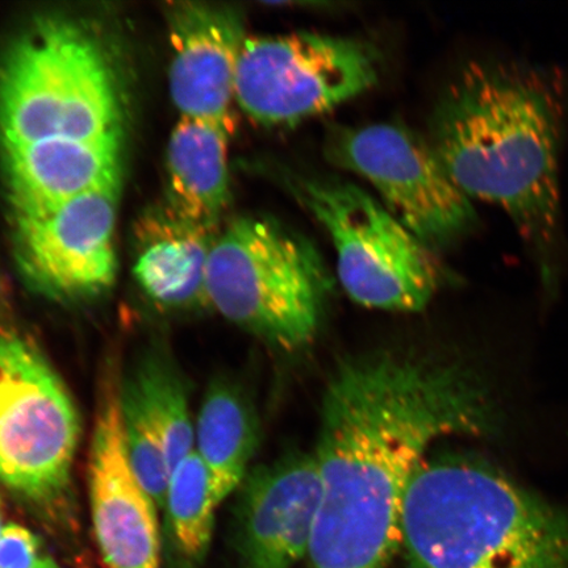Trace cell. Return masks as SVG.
I'll use <instances>...</instances> for the list:
<instances>
[{
	"instance_id": "6da1fadb",
	"label": "cell",
	"mask_w": 568,
	"mask_h": 568,
	"mask_svg": "<svg viewBox=\"0 0 568 568\" xmlns=\"http://www.w3.org/2000/svg\"><path fill=\"white\" fill-rule=\"evenodd\" d=\"M491 422L485 390L457 365L395 352L343 362L323 399L314 454L322 504L308 568H387L433 443L478 435Z\"/></svg>"
},
{
	"instance_id": "7a4b0ae2",
	"label": "cell",
	"mask_w": 568,
	"mask_h": 568,
	"mask_svg": "<svg viewBox=\"0 0 568 568\" xmlns=\"http://www.w3.org/2000/svg\"><path fill=\"white\" fill-rule=\"evenodd\" d=\"M564 120L557 70L474 61L445 89L429 125L430 145L453 181L506 212L548 276L562 245Z\"/></svg>"
},
{
	"instance_id": "3957f363",
	"label": "cell",
	"mask_w": 568,
	"mask_h": 568,
	"mask_svg": "<svg viewBox=\"0 0 568 568\" xmlns=\"http://www.w3.org/2000/svg\"><path fill=\"white\" fill-rule=\"evenodd\" d=\"M408 568H568V514L464 458L425 460L402 515Z\"/></svg>"
},
{
	"instance_id": "277c9868",
	"label": "cell",
	"mask_w": 568,
	"mask_h": 568,
	"mask_svg": "<svg viewBox=\"0 0 568 568\" xmlns=\"http://www.w3.org/2000/svg\"><path fill=\"white\" fill-rule=\"evenodd\" d=\"M125 90L94 28L36 19L0 52V146L123 136Z\"/></svg>"
},
{
	"instance_id": "5b68a950",
	"label": "cell",
	"mask_w": 568,
	"mask_h": 568,
	"mask_svg": "<svg viewBox=\"0 0 568 568\" xmlns=\"http://www.w3.org/2000/svg\"><path fill=\"white\" fill-rule=\"evenodd\" d=\"M329 287L315 244L273 216L236 217L212 245L207 305L280 349L314 339Z\"/></svg>"
},
{
	"instance_id": "8992f818",
	"label": "cell",
	"mask_w": 568,
	"mask_h": 568,
	"mask_svg": "<svg viewBox=\"0 0 568 568\" xmlns=\"http://www.w3.org/2000/svg\"><path fill=\"white\" fill-rule=\"evenodd\" d=\"M265 172L328 232L339 282L355 303L396 312L429 304L443 282V267L385 205L337 176L282 165H266Z\"/></svg>"
},
{
	"instance_id": "52a82bcc",
	"label": "cell",
	"mask_w": 568,
	"mask_h": 568,
	"mask_svg": "<svg viewBox=\"0 0 568 568\" xmlns=\"http://www.w3.org/2000/svg\"><path fill=\"white\" fill-rule=\"evenodd\" d=\"M80 436L73 397L44 354L0 329V483L54 506L68 491Z\"/></svg>"
},
{
	"instance_id": "ba28073f",
	"label": "cell",
	"mask_w": 568,
	"mask_h": 568,
	"mask_svg": "<svg viewBox=\"0 0 568 568\" xmlns=\"http://www.w3.org/2000/svg\"><path fill=\"white\" fill-rule=\"evenodd\" d=\"M379 52L371 42L315 32L247 38L234 101L255 123L293 125L375 87Z\"/></svg>"
},
{
	"instance_id": "9c48e42d",
	"label": "cell",
	"mask_w": 568,
	"mask_h": 568,
	"mask_svg": "<svg viewBox=\"0 0 568 568\" xmlns=\"http://www.w3.org/2000/svg\"><path fill=\"white\" fill-rule=\"evenodd\" d=\"M324 152L333 166L371 182L383 205L432 251L457 243L478 224L471 199L429 140L407 126H333Z\"/></svg>"
},
{
	"instance_id": "30bf717a",
	"label": "cell",
	"mask_w": 568,
	"mask_h": 568,
	"mask_svg": "<svg viewBox=\"0 0 568 568\" xmlns=\"http://www.w3.org/2000/svg\"><path fill=\"white\" fill-rule=\"evenodd\" d=\"M119 193L115 183L52 207L12 213L13 252L33 290L74 301L112 286Z\"/></svg>"
},
{
	"instance_id": "8fae6325",
	"label": "cell",
	"mask_w": 568,
	"mask_h": 568,
	"mask_svg": "<svg viewBox=\"0 0 568 568\" xmlns=\"http://www.w3.org/2000/svg\"><path fill=\"white\" fill-rule=\"evenodd\" d=\"M92 525L109 568H160L158 514L128 460L118 386L105 385L97 412L90 465Z\"/></svg>"
},
{
	"instance_id": "7c38bea8",
	"label": "cell",
	"mask_w": 568,
	"mask_h": 568,
	"mask_svg": "<svg viewBox=\"0 0 568 568\" xmlns=\"http://www.w3.org/2000/svg\"><path fill=\"white\" fill-rule=\"evenodd\" d=\"M239 568H293L307 556L322 481L315 456L295 454L254 468L241 483Z\"/></svg>"
},
{
	"instance_id": "4fadbf2b",
	"label": "cell",
	"mask_w": 568,
	"mask_h": 568,
	"mask_svg": "<svg viewBox=\"0 0 568 568\" xmlns=\"http://www.w3.org/2000/svg\"><path fill=\"white\" fill-rule=\"evenodd\" d=\"M172 63L170 94L181 118L232 116L241 52L246 41L243 12L201 2L166 7Z\"/></svg>"
},
{
	"instance_id": "5bb4252c",
	"label": "cell",
	"mask_w": 568,
	"mask_h": 568,
	"mask_svg": "<svg viewBox=\"0 0 568 568\" xmlns=\"http://www.w3.org/2000/svg\"><path fill=\"white\" fill-rule=\"evenodd\" d=\"M123 136L0 146L12 213L52 207L120 183Z\"/></svg>"
},
{
	"instance_id": "9a60e30c",
	"label": "cell",
	"mask_w": 568,
	"mask_h": 568,
	"mask_svg": "<svg viewBox=\"0 0 568 568\" xmlns=\"http://www.w3.org/2000/svg\"><path fill=\"white\" fill-rule=\"evenodd\" d=\"M134 236L133 272L149 300L166 308L207 305L205 278L216 230L189 222L166 204L144 213Z\"/></svg>"
},
{
	"instance_id": "2e32d148",
	"label": "cell",
	"mask_w": 568,
	"mask_h": 568,
	"mask_svg": "<svg viewBox=\"0 0 568 568\" xmlns=\"http://www.w3.org/2000/svg\"><path fill=\"white\" fill-rule=\"evenodd\" d=\"M233 118H181L168 146V205L191 223L216 230L231 202L229 144Z\"/></svg>"
},
{
	"instance_id": "e0dca14e",
	"label": "cell",
	"mask_w": 568,
	"mask_h": 568,
	"mask_svg": "<svg viewBox=\"0 0 568 568\" xmlns=\"http://www.w3.org/2000/svg\"><path fill=\"white\" fill-rule=\"evenodd\" d=\"M195 442L213 495L223 503L244 481L258 444L253 410L231 383H212L197 417Z\"/></svg>"
},
{
	"instance_id": "ac0fdd59",
	"label": "cell",
	"mask_w": 568,
	"mask_h": 568,
	"mask_svg": "<svg viewBox=\"0 0 568 568\" xmlns=\"http://www.w3.org/2000/svg\"><path fill=\"white\" fill-rule=\"evenodd\" d=\"M217 507L207 467L194 450L173 471L165 504L178 568H199L207 557Z\"/></svg>"
},
{
	"instance_id": "d6986e66",
	"label": "cell",
	"mask_w": 568,
	"mask_h": 568,
	"mask_svg": "<svg viewBox=\"0 0 568 568\" xmlns=\"http://www.w3.org/2000/svg\"><path fill=\"white\" fill-rule=\"evenodd\" d=\"M122 390L136 400L158 432L174 471L194 452L195 443L187 394L180 373L169 358L159 353L151 354L140 362Z\"/></svg>"
},
{
	"instance_id": "ffe728a7",
	"label": "cell",
	"mask_w": 568,
	"mask_h": 568,
	"mask_svg": "<svg viewBox=\"0 0 568 568\" xmlns=\"http://www.w3.org/2000/svg\"><path fill=\"white\" fill-rule=\"evenodd\" d=\"M128 460L140 486L160 509H165L172 467L158 432L136 400L120 389Z\"/></svg>"
},
{
	"instance_id": "44dd1931",
	"label": "cell",
	"mask_w": 568,
	"mask_h": 568,
	"mask_svg": "<svg viewBox=\"0 0 568 568\" xmlns=\"http://www.w3.org/2000/svg\"><path fill=\"white\" fill-rule=\"evenodd\" d=\"M0 568H62L40 537L19 524L6 525L0 537Z\"/></svg>"
},
{
	"instance_id": "7402d4cb",
	"label": "cell",
	"mask_w": 568,
	"mask_h": 568,
	"mask_svg": "<svg viewBox=\"0 0 568 568\" xmlns=\"http://www.w3.org/2000/svg\"><path fill=\"white\" fill-rule=\"evenodd\" d=\"M3 528H4V527H2V520H0V537H2Z\"/></svg>"
}]
</instances>
